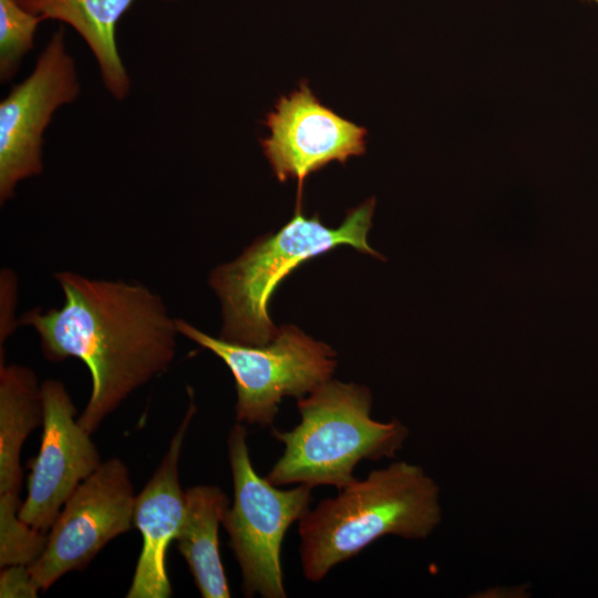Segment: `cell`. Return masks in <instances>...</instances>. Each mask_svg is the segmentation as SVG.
<instances>
[{
	"label": "cell",
	"instance_id": "1",
	"mask_svg": "<svg viewBox=\"0 0 598 598\" xmlns=\"http://www.w3.org/2000/svg\"><path fill=\"white\" fill-rule=\"evenodd\" d=\"M60 308H34L18 321L32 327L51 362L80 359L92 391L78 417L91 435L135 390L164 373L179 334L162 298L142 283L59 271Z\"/></svg>",
	"mask_w": 598,
	"mask_h": 598
},
{
	"label": "cell",
	"instance_id": "2",
	"mask_svg": "<svg viewBox=\"0 0 598 598\" xmlns=\"http://www.w3.org/2000/svg\"><path fill=\"white\" fill-rule=\"evenodd\" d=\"M441 522L435 481L416 464L393 462L355 480L299 519L303 575L320 581L383 536L425 539Z\"/></svg>",
	"mask_w": 598,
	"mask_h": 598
},
{
	"label": "cell",
	"instance_id": "3",
	"mask_svg": "<svg viewBox=\"0 0 598 598\" xmlns=\"http://www.w3.org/2000/svg\"><path fill=\"white\" fill-rule=\"evenodd\" d=\"M293 217L277 233L257 238L235 260L217 266L209 286L221 303L219 338L249 346H262L278 333L268 313V302L279 283L305 261L347 245L381 260L367 236L372 225V197L348 212L343 223L331 228L318 215L305 217L300 200Z\"/></svg>",
	"mask_w": 598,
	"mask_h": 598
},
{
	"label": "cell",
	"instance_id": "4",
	"mask_svg": "<svg viewBox=\"0 0 598 598\" xmlns=\"http://www.w3.org/2000/svg\"><path fill=\"white\" fill-rule=\"evenodd\" d=\"M300 422L290 431L274 429L283 453L267 474L277 485H328L339 491L353 483L362 461L392 458L409 435L399 420L372 419V395L364 385L330 379L297 400Z\"/></svg>",
	"mask_w": 598,
	"mask_h": 598
},
{
	"label": "cell",
	"instance_id": "5",
	"mask_svg": "<svg viewBox=\"0 0 598 598\" xmlns=\"http://www.w3.org/2000/svg\"><path fill=\"white\" fill-rule=\"evenodd\" d=\"M234 502L223 519L247 597L285 598L281 546L287 529L310 508L312 487L280 489L254 468L245 424L228 435Z\"/></svg>",
	"mask_w": 598,
	"mask_h": 598
},
{
	"label": "cell",
	"instance_id": "6",
	"mask_svg": "<svg viewBox=\"0 0 598 598\" xmlns=\"http://www.w3.org/2000/svg\"><path fill=\"white\" fill-rule=\"evenodd\" d=\"M179 334L212 351L230 370L236 385V421L245 425L272 426L280 402L297 400L332 379L334 350L295 326H282L262 346H249L212 337L176 318Z\"/></svg>",
	"mask_w": 598,
	"mask_h": 598
},
{
	"label": "cell",
	"instance_id": "7",
	"mask_svg": "<svg viewBox=\"0 0 598 598\" xmlns=\"http://www.w3.org/2000/svg\"><path fill=\"white\" fill-rule=\"evenodd\" d=\"M135 494L120 458H109L63 505L41 556L29 568L42 590L64 574L85 568L113 538L134 525Z\"/></svg>",
	"mask_w": 598,
	"mask_h": 598
},
{
	"label": "cell",
	"instance_id": "8",
	"mask_svg": "<svg viewBox=\"0 0 598 598\" xmlns=\"http://www.w3.org/2000/svg\"><path fill=\"white\" fill-rule=\"evenodd\" d=\"M80 85L62 28L39 55L33 72L0 103V202L22 179L41 174L42 135L55 110L72 102Z\"/></svg>",
	"mask_w": 598,
	"mask_h": 598
},
{
	"label": "cell",
	"instance_id": "9",
	"mask_svg": "<svg viewBox=\"0 0 598 598\" xmlns=\"http://www.w3.org/2000/svg\"><path fill=\"white\" fill-rule=\"evenodd\" d=\"M43 423L38 455L31 460L28 494L19 517L48 533L76 487L101 465L99 451L75 419L76 409L64 384L41 383Z\"/></svg>",
	"mask_w": 598,
	"mask_h": 598
},
{
	"label": "cell",
	"instance_id": "10",
	"mask_svg": "<svg viewBox=\"0 0 598 598\" xmlns=\"http://www.w3.org/2000/svg\"><path fill=\"white\" fill-rule=\"evenodd\" d=\"M266 125L262 151L279 182L298 179L299 198L310 174L365 151L367 130L322 105L305 82L278 100Z\"/></svg>",
	"mask_w": 598,
	"mask_h": 598
},
{
	"label": "cell",
	"instance_id": "11",
	"mask_svg": "<svg viewBox=\"0 0 598 598\" xmlns=\"http://www.w3.org/2000/svg\"><path fill=\"white\" fill-rule=\"evenodd\" d=\"M196 412L193 398L161 464L135 498L134 525L143 545L127 598H168L173 595L166 553L184 519L186 492L178 478V461Z\"/></svg>",
	"mask_w": 598,
	"mask_h": 598
},
{
	"label": "cell",
	"instance_id": "12",
	"mask_svg": "<svg viewBox=\"0 0 598 598\" xmlns=\"http://www.w3.org/2000/svg\"><path fill=\"white\" fill-rule=\"evenodd\" d=\"M186 508L175 540L203 598H229L230 590L219 553V525L229 499L215 485L186 491Z\"/></svg>",
	"mask_w": 598,
	"mask_h": 598
},
{
	"label": "cell",
	"instance_id": "13",
	"mask_svg": "<svg viewBox=\"0 0 598 598\" xmlns=\"http://www.w3.org/2000/svg\"><path fill=\"white\" fill-rule=\"evenodd\" d=\"M27 11L70 24L93 52L104 85L117 100L130 91V78L115 43L116 23L135 0H16Z\"/></svg>",
	"mask_w": 598,
	"mask_h": 598
},
{
	"label": "cell",
	"instance_id": "14",
	"mask_svg": "<svg viewBox=\"0 0 598 598\" xmlns=\"http://www.w3.org/2000/svg\"><path fill=\"white\" fill-rule=\"evenodd\" d=\"M42 423L41 384L34 372L24 365L0 363V494L19 495L22 446Z\"/></svg>",
	"mask_w": 598,
	"mask_h": 598
},
{
	"label": "cell",
	"instance_id": "15",
	"mask_svg": "<svg viewBox=\"0 0 598 598\" xmlns=\"http://www.w3.org/2000/svg\"><path fill=\"white\" fill-rule=\"evenodd\" d=\"M22 502L17 494H0V566H30L43 553L48 533L19 517Z\"/></svg>",
	"mask_w": 598,
	"mask_h": 598
},
{
	"label": "cell",
	"instance_id": "16",
	"mask_svg": "<svg viewBox=\"0 0 598 598\" xmlns=\"http://www.w3.org/2000/svg\"><path fill=\"white\" fill-rule=\"evenodd\" d=\"M43 18L23 9L16 0H0V74L11 78L23 55L33 47V37Z\"/></svg>",
	"mask_w": 598,
	"mask_h": 598
},
{
	"label": "cell",
	"instance_id": "17",
	"mask_svg": "<svg viewBox=\"0 0 598 598\" xmlns=\"http://www.w3.org/2000/svg\"><path fill=\"white\" fill-rule=\"evenodd\" d=\"M40 589L29 566L11 565L2 568L0 574L1 598H35Z\"/></svg>",
	"mask_w": 598,
	"mask_h": 598
},
{
	"label": "cell",
	"instance_id": "18",
	"mask_svg": "<svg viewBox=\"0 0 598 598\" xmlns=\"http://www.w3.org/2000/svg\"><path fill=\"white\" fill-rule=\"evenodd\" d=\"M1 293V313H0V350L3 349V342L12 334L14 328L19 326L14 319V309L17 300V279L10 270L1 271L0 279Z\"/></svg>",
	"mask_w": 598,
	"mask_h": 598
},
{
	"label": "cell",
	"instance_id": "19",
	"mask_svg": "<svg viewBox=\"0 0 598 598\" xmlns=\"http://www.w3.org/2000/svg\"><path fill=\"white\" fill-rule=\"evenodd\" d=\"M585 2L595 3L598 7V0H582Z\"/></svg>",
	"mask_w": 598,
	"mask_h": 598
}]
</instances>
